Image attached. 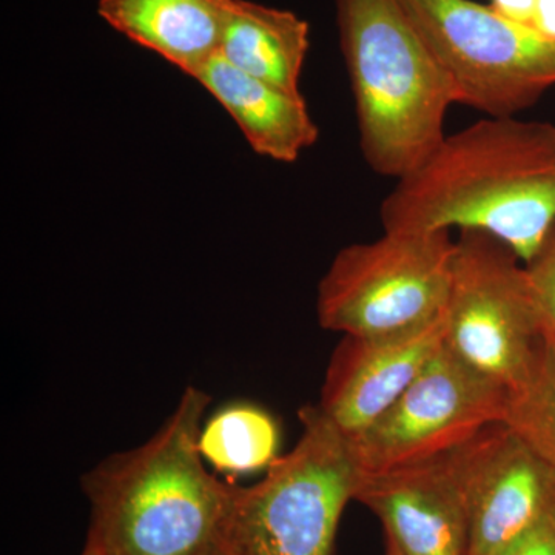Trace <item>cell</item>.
<instances>
[{
  "label": "cell",
  "mask_w": 555,
  "mask_h": 555,
  "mask_svg": "<svg viewBox=\"0 0 555 555\" xmlns=\"http://www.w3.org/2000/svg\"><path fill=\"white\" fill-rule=\"evenodd\" d=\"M203 555H228L222 551V547L219 546V543L217 545L211 546L210 550L206 551Z\"/></svg>",
  "instance_id": "22"
},
{
  "label": "cell",
  "mask_w": 555,
  "mask_h": 555,
  "mask_svg": "<svg viewBox=\"0 0 555 555\" xmlns=\"http://www.w3.org/2000/svg\"><path fill=\"white\" fill-rule=\"evenodd\" d=\"M455 241L447 230L385 232L338 251L317 292L318 323L343 335L392 334L447 310Z\"/></svg>",
  "instance_id": "5"
},
{
  "label": "cell",
  "mask_w": 555,
  "mask_h": 555,
  "mask_svg": "<svg viewBox=\"0 0 555 555\" xmlns=\"http://www.w3.org/2000/svg\"><path fill=\"white\" fill-rule=\"evenodd\" d=\"M309 24L294 11L250 0H230L218 56L232 67L280 89L301 93Z\"/></svg>",
  "instance_id": "14"
},
{
  "label": "cell",
  "mask_w": 555,
  "mask_h": 555,
  "mask_svg": "<svg viewBox=\"0 0 555 555\" xmlns=\"http://www.w3.org/2000/svg\"><path fill=\"white\" fill-rule=\"evenodd\" d=\"M505 555H555V502L542 520Z\"/></svg>",
  "instance_id": "18"
},
{
  "label": "cell",
  "mask_w": 555,
  "mask_h": 555,
  "mask_svg": "<svg viewBox=\"0 0 555 555\" xmlns=\"http://www.w3.org/2000/svg\"><path fill=\"white\" fill-rule=\"evenodd\" d=\"M451 79L456 104L513 118L555 87V42L474 0H398Z\"/></svg>",
  "instance_id": "6"
},
{
  "label": "cell",
  "mask_w": 555,
  "mask_h": 555,
  "mask_svg": "<svg viewBox=\"0 0 555 555\" xmlns=\"http://www.w3.org/2000/svg\"><path fill=\"white\" fill-rule=\"evenodd\" d=\"M537 0H489V7L506 20L531 27Z\"/></svg>",
  "instance_id": "19"
},
{
  "label": "cell",
  "mask_w": 555,
  "mask_h": 555,
  "mask_svg": "<svg viewBox=\"0 0 555 555\" xmlns=\"http://www.w3.org/2000/svg\"><path fill=\"white\" fill-rule=\"evenodd\" d=\"M379 218L385 232L478 230L528 262L555 225V124L488 116L447 134Z\"/></svg>",
  "instance_id": "1"
},
{
  "label": "cell",
  "mask_w": 555,
  "mask_h": 555,
  "mask_svg": "<svg viewBox=\"0 0 555 555\" xmlns=\"http://www.w3.org/2000/svg\"><path fill=\"white\" fill-rule=\"evenodd\" d=\"M520 261L495 236L462 230L447 302L444 345L509 392L528 375L545 335Z\"/></svg>",
  "instance_id": "7"
},
{
  "label": "cell",
  "mask_w": 555,
  "mask_h": 555,
  "mask_svg": "<svg viewBox=\"0 0 555 555\" xmlns=\"http://www.w3.org/2000/svg\"><path fill=\"white\" fill-rule=\"evenodd\" d=\"M363 158L400 179L443 142L451 79L398 0H337Z\"/></svg>",
  "instance_id": "3"
},
{
  "label": "cell",
  "mask_w": 555,
  "mask_h": 555,
  "mask_svg": "<svg viewBox=\"0 0 555 555\" xmlns=\"http://www.w3.org/2000/svg\"><path fill=\"white\" fill-rule=\"evenodd\" d=\"M509 390L447 345L385 414L349 441L360 474H379L449 454L505 418Z\"/></svg>",
  "instance_id": "8"
},
{
  "label": "cell",
  "mask_w": 555,
  "mask_h": 555,
  "mask_svg": "<svg viewBox=\"0 0 555 555\" xmlns=\"http://www.w3.org/2000/svg\"><path fill=\"white\" fill-rule=\"evenodd\" d=\"M448 456L466 507L467 555L509 553L555 502V467L503 422Z\"/></svg>",
  "instance_id": "9"
},
{
  "label": "cell",
  "mask_w": 555,
  "mask_h": 555,
  "mask_svg": "<svg viewBox=\"0 0 555 555\" xmlns=\"http://www.w3.org/2000/svg\"><path fill=\"white\" fill-rule=\"evenodd\" d=\"M82 555H102V554H101V551L98 550L96 546L91 545L90 542H87L86 547H83Z\"/></svg>",
  "instance_id": "21"
},
{
  "label": "cell",
  "mask_w": 555,
  "mask_h": 555,
  "mask_svg": "<svg viewBox=\"0 0 555 555\" xmlns=\"http://www.w3.org/2000/svg\"><path fill=\"white\" fill-rule=\"evenodd\" d=\"M193 79L198 80L232 116L248 145L259 156L295 163L320 138L301 93L280 89L211 57Z\"/></svg>",
  "instance_id": "12"
},
{
  "label": "cell",
  "mask_w": 555,
  "mask_h": 555,
  "mask_svg": "<svg viewBox=\"0 0 555 555\" xmlns=\"http://www.w3.org/2000/svg\"><path fill=\"white\" fill-rule=\"evenodd\" d=\"M230 0H98L113 30L193 76L217 56Z\"/></svg>",
  "instance_id": "13"
},
{
  "label": "cell",
  "mask_w": 555,
  "mask_h": 555,
  "mask_svg": "<svg viewBox=\"0 0 555 555\" xmlns=\"http://www.w3.org/2000/svg\"><path fill=\"white\" fill-rule=\"evenodd\" d=\"M386 555H403L400 553V550L393 543L387 542V553Z\"/></svg>",
  "instance_id": "23"
},
{
  "label": "cell",
  "mask_w": 555,
  "mask_h": 555,
  "mask_svg": "<svg viewBox=\"0 0 555 555\" xmlns=\"http://www.w3.org/2000/svg\"><path fill=\"white\" fill-rule=\"evenodd\" d=\"M210 396L195 386L141 447L83 474L91 545L102 555H203L217 545L233 485L204 467L198 449Z\"/></svg>",
  "instance_id": "2"
},
{
  "label": "cell",
  "mask_w": 555,
  "mask_h": 555,
  "mask_svg": "<svg viewBox=\"0 0 555 555\" xmlns=\"http://www.w3.org/2000/svg\"><path fill=\"white\" fill-rule=\"evenodd\" d=\"M280 438L276 420L266 409L235 403L203 423L198 449L215 469L244 476L269 469L280 456Z\"/></svg>",
  "instance_id": "15"
},
{
  "label": "cell",
  "mask_w": 555,
  "mask_h": 555,
  "mask_svg": "<svg viewBox=\"0 0 555 555\" xmlns=\"http://www.w3.org/2000/svg\"><path fill=\"white\" fill-rule=\"evenodd\" d=\"M353 500L385 526L403 555H467L469 528L448 454L379 474H360Z\"/></svg>",
  "instance_id": "11"
},
{
  "label": "cell",
  "mask_w": 555,
  "mask_h": 555,
  "mask_svg": "<svg viewBox=\"0 0 555 555\" xmlns=\"http://www.w3.org/2000/svg\"><path fill=\"white\" fill-rule=\"evenodd\" d=\"M531 27L543 38L555 42V0H537Z\"/></svg>",
  "instance_id": "20"
},
{
  "label": "cell",
  "mask_w": 555,
  "mask_h": 555,
  "mask_svg": "<svg viewBox=\"0 0 555 555\" xmlns=\"http://www.w3.org/2000/svg\"><path fill=\"white\" fill-rule=\"evenodd\" d=\"M301 436L259 483L238 488L219 529L228 555H332L343 511L356 496L349 441L320 406L299 411Z\"/></svg>",
  "instance_id": "4"
},
{
  "label": "cell",
  "mask_w": 555,
  "mask_h": 555,
  "mask_svg": "<svg viewBox=\"0 0 555 555\" xmlns=\"http://www.w3.org/2000/svg\"><path fill=\"white\" fill-rule=\"evenodd\" d=\"M503 423L555 467V338L543 335L524 382L507 396Z\"/></svg>",
  "instance_id": "16"
},
{
  "label": "cell",
  "mask_w": 555,
  "mask_h": 555,
  "mask_svg": "<svg viewBox=\"0 0 555 555\" xmlns=\"http://www.w3.org/2000/svg\"><path fill=\"white\" fill-rule=\"evenodd\" d=\"M447 341V310L420 326L392 334L343 335L318 403L339 433L352 440L374 425Z\"/></svg>",
  "instance_id": "10"
},
{
  "label": "cell",
  "mask_w": 555,
  "mask_h": 555,
  "mask_svg": "<svg viewBox=\"0 0 555 555\" xmlns=\"http://www.w3.org/2000/svg\"><path fill=\"white\" fill-rule=\"evenodd\" d=\"M525 270L543 334L555 338V225Z\"/></svg>",
  "instance_id": "17"
}]
</instances>
